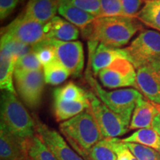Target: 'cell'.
<instances>
[{
	"label": "cell",
	"mask_w": 160,
	"mask_h": 160,
	"mask_svg": "<svg viewBox=\"0 0 160 160\" xmlns=\"http://www.w3.org/2000/svg\"><path fill=\"white\" fill-rule=\"evenodd\" d=\"M85 78L93 89L96 95L105 105L118 114L131 119L138 99L143 96L137 89L126 88L113 91H105L92 77L89 70L86 73Z\"/></svg>",
	"instance_id": "5b68a950"
},
{
	"label": "cell",
	"mask_w": 160,
	"mask_h": 160,
	"mask_svg": "<svg viewBox=\"0 0 160 160\" xmlns=\"http://www.w3.org/2000/svg\"><path fill=\"white\" fill-rule=\"evenodd\" d=\"M141 27L133 17H99L82 30V33L89 42L119 48L127 45Z\"/></svg>",
	"instance_id": "6da1fadb"
},
{
	"label": "cell",
	"mask_w": 160,
	"mask_h": 160,
	"mask_svg": "<svg viewBox=\"0 0 160 160\" xmlns=\"http://www.w3.org/2000/svg\"><path fill=\"white\" fill-rule=\"evenodd\" d=\"M120 2L125 17L134 18L140 11V8L145 2V0H120Z\"/></svg>",
	"instance_id": "1f68e13d"
},
{
	"label": "cell",
	"mask_w": 160,
	"mask_h": 160,
	"mask_svg": "<svg viewBox=\"0 0 160 160\" xmlns=\"http://www.w3.org/2000/svg\"><path fill=\"white\" fill-rule=\"evenodd\" d=\"M125 50L128 59L136 70L146 66L160 68V33L158 32L142 31Z\"/></svg>",
	"instance_id": "277c9868"
},
{
	"label": "cell",
	"mask_w": 160,
	"mask_h": 160,
	"mask_svg": "<svg viewBox=\"0 0 160 160\" xmlns=\"http://www.w3.org/2000/svg\"><path fill=\"white\" fill-rule=\"evenodd\" d=\"M59 0H29L23 13L45 25L56 17Z\"/></svg>",
	"instance_id": "9a60e30c"
},
{
	"label": "cell",
	"mask_w": 160,
	"mask_h": 160,
	"mask_svg": "<svg viewBox=\"0 0 160 160\" xmlns=\"http://www.w3.org/2000/svg\"><path fill=\"white\" fill-rule=\"evenodd\" d=\"M33 51L36 53L43 67L57 59L54 49L50 44L48 39H45L37 45L33 46Z\"/></svg>",
	"instance_id": "83f0119b"
},
{
	"label": "cell",
	"mask_w": 160,
	"mask_h": 160,
	"mask_svg": "<svg viewBox=\"0 0 160 160\" xmlns=\"http://www.w3.org/2000/svg\"><path fill=\"white\" fill-rule=\"evenodd\" d=\"M152 128L156 131L158 133V134L160 136V113L158 114L157 117L154 118L152 125Z\"/></svg>",
	"instance_id": "e575fe53"
},
{
	"label": "cell",
	"mask_w": 160,
	"mask_h": 160,
	"mask_svg": "<svg viewBox=\"0 0 160 160\" xmlns=\"http://www.w3.org/2000/svg\"><path fill=\"white\" fill-rule=\"evenodd\" d=\"M126 145L138 160H160V153L154 149L137 143H126Z\"/></svg>",
	"instance_id": "f1b7e54d"
},
{
	"label": "cell",
	"mask_w": 160,
	"mask_h": 160,
	"mask_svg": "<svg viewBox=\"0 0 160 160\" xmlns=\"http://www.w3.org/2000/svg\"><path fill=\"white\" fill-rule=\"evenodd\" d=\"M114 151L117 154V160H138L126 143L118 138L116 139L114 143Z\"/></svg>",
	"instance_id": "d6a6232c"
},
{
	"label": "cell",
	"mask_w": 160,
	"mask_h": 160,
	"mask_svg": "<svg viewBox=\"0 0 160 160\" xmlns=\"http://www.w3.org/2000/svg\"><path fill=\"white\" fill-rule=\"evenodd\" d=\"M46 39L71 42L79 38V31L74 25L59 17H55L44 25Z\"/></svg>",
	"instance_id": "2e32d148"
},
{
	"label": "cell",
	"mask_w": 160,
	"mask_h": 160,
	"mask_svg": "<svg viewBox=\"0 0 160 160\" xmlns=\"http://www.w3.org/2000/svg\"><path fill=\"white\" fill-rule=\"evenodd\" d=\"M43 68L34 51L19 57L16 63L15 71L29 72L42 70Z\"/></svg>",
	"instance_id": "4316f807"
},
{
	"label": "cell",
	"mask_w": 160,
	"mask_h": 160,
	"mask_svg": "<svg viewBox=\"0 0 160 160\" xmlns=\"http://www.w3.org/2000/svg\"><path fill=\"white\" fill-rule=\"evenodd\" d=\"M78 8L93 15L96 18L101 17L99 0H68Z\"/></svg>",
	"instance_id": "4dcf8cb0"
},
{
	"label": "cell",
	"mask_w": 160,
	"mask_h": 160,
	"mask_svg": "<svg viewBox=\"0 0 160 160\" xmlns=\"http://www.w3.org/2000/svg\"><path fill=\"white\" fill-rule=\"evenodd\" d=\"M20 0H0V19L2 21L14 11Z\"/></svg>",
	"instance_id": "836d02e7"
},
{
	"label": "cell",
	"mask_w": 160,
	"mask_h": 160,
	"mask_svg": "<svg viewBox=\"0 0 160 160\" xmlns=\"http://www.w3.org/2000/svg\"><path fill=\"white\" fill-rule=\"evenodd\" d=\"M22 148L24 153L31 160H57L37 134L23 141Z\"/></svg>",
	"instance_id": "7402d4cb"
},
{
	"label": "cell",
	"mask_w": 160,
	"mask_h": 160,
	"mask_svg": "<svg viewBox=\"0 0 160 160\" xmlns=\"http://www.w3.org/2000/svg\"><path fill=\"white\" fill-rule=\"evenodd\" d=\"M22 142L13 136L1 123L0 127V158L1 160H21L25 157Z\"/></svg>",
	"instance_id": "e0dca14e"
},
{
	"label": "cell",
	"mask_w": 160,
	"mask_h": 160,
	"mask_svg": "<svg viewBox=\"0 0 160 160\" xmlns=\"http://www.w3.org/2000/svg\"><path fill=\"white\" fill-rule=\"evenodd\" d=\"M36 134L45 144L57 160H84L67 143L65 138L35 118Z\"/></svg>",
	"instance_id": "8fae6325"
},
{
	"label": "cell",
	"mask_w": 160,
	"mask_h": 160,
	"mask_svg": "<svg viewBox=\"0 0 160 160\" xmlns=\"http://www.w3.org/2000/svg\"><path fill=\"white\" fill-rule=\"evenodd\" d=\"M1 123L21 142L36 135L35 121L15 93L1 94Z\"/></svg>",
	"instance_id": "3957f363"
},
{
	"label": "cell",
	"mask_w": 160,
	"mask_h": 160,
	"mask_svg": "<svg viewBox=\"0 0 160 160\" xmlns=\"http://www.w3.org/2000/svg\"><path fill=\"white\" fill-rule=\"evenodd\" d=\"M90 108L89 99L82 102H65L53 99V110L57 122H65Z\"/></svg>",
	"instance_id": "ffe728a7"
},
{
	"label": "cell",
	"mask_w": 160,
	"mask_h": 160,
	"mask_svg": "<svg viewBox=\"0 0 160 160\" xmlns=\"http://www.w3.org/2000/svg\"><path fill=\"white\" fill-rule=\"evenodd\" d=\"M54 49L57 59L73 77L81 76L85 65L82 43L79 41L64 42L48 39Z\"/></svg>",
	"instance_id": "30bf717a"
},
{
	"label": "cell",
	"mask_w": 160,
	"mask_h": 160,
	"mask_svg": "<svg viewBox=\"0 0 160 160\" xmlns=\"http://www.w3.org/2000/svg\"><path fill=\"white\" fill-rule=\"evenodd\" d=\"M90 108L103 138H117L129 131L131 119L115 113L105 105L95 93L88 91Z\"/></svg>",
	"instance_id": "8992f818"
},
{
	"label": "cell",
	"mask_w": 160,
	"mask_h": 160,
	"mask_svg": "<svg viewBox=\"0 0 160 160\" xmlns=\"http://www.w3.org/2000/svg\"><path fill=\"white\" fill-rule=\"evenodd\" d=\"M101 17H125L120 0H99Z\"/></svg>",
	"instance_id": "f546056e"
},
{
	"label": "cell",
	"mask_w": 160,
	"mask_h": 160,
	"mask_svg": "<svg viewBox=\"0 0 160 160\" xmlns=\"http://www.w3.org/2000/svg\"><path fill=\"white\" fill-rule=\"evenodd\" d=\"M137 17L150 27L160 31V0H145Z\"/></svg>",
	"instance_id": "cb8c5ba5"
},
{
	"label": "cell",
	"mask_w": 160,
	"mask_h": 160,
	"mask_svg": "<svg viewBox=\"0 0 160 160\" xmlns=\"http://www.w3.org/2000/svg\"><path fill=\"white\" fill-rule=\"evenodd\" d=\"M43 73L45 82L53 86L62 84L71 75L70 72L57 59L44 66Z\"/></svg>",
	"instance_id": "484cf974"
},
{
	"label": "cell",
	"mask_w": 160,
	"mask_h": 160,
	"mask_svg": "<svg viewBox=\"0 0 160 160\" xmlns=\"http://www.w3.org/2000/svg\"><path fill=\"white\" fill-rule=\"evenodd\" d=\"M100 82L107 88L134 87L137 89V70L131 62L119 58L98 73Z\"/></svg>",
	"instance_id": "9c48e42d"
},
{
	"label": "cell",
	"mask_w": 160,
	"mask_h": 160,
	"mask_svg": "<svg viewBox=\"0 0 160 160\" xmlns=\"http://www.w3.org/2000/svg\"><path fill=\"white\" fill-rule=\"evenodd\" d=\"M160 113V105L152 102L142 96L138 99L132 114L130 130L152 128L154 118Z\"/></svg>",
	"instance_id": "5bb4252c"
},
{
	"label": "cell",
	"mask_w": 160,
	"mask_h": 160,
	"mask_svg": "<svg viewBox=\"0 0 160 160\" xmlns=\"http://www.w3.org/2000/svg\"><path fill=\"white\" fill-rule=\"evenodd\" d=\"M18 58L4 47H1L0 52V86L2 91L15 93L13 84L16 63Z\"/></svg>",
	"instance_id": "ac0fdd59"
},
{
	"label": "cell",
	"mask_w": 160,
	"mask_h": 160,
	"mask_svg": "<svg viewBox=\"0 0 160 160\" xmlns=\"http://www.w3.org/2000/svg\"><path fill=\"white\" fill-rule=\"evenodd\" d=\"M117 138H104L82 157L84 160H117L114 143Z\"/></svg>",
	"instance_id": "44dd1931"
},
{
	"label": "cell",
	"mask_w": 160,
	"mask_h": 160,
	"mask_svg": "<svg viewBox=\"0 0 160 160\" xmlns=\"http://www.w3.org/2000/svg\"><path fill=\"white\" fill-rule=\"evenodd\" d=\"M125 143H137L154 149L160 153V136L153 128H142L121 139Z\"/></svg>",
	"instance_id": "603a6c76"
},
{
	"label": "cell",
	"mask_w": 160,
	"mask_h": 160,
	"mask_svg": "<svg viewBox=\"0 0 160 160\" xmlns=\"http://www.w3.org/2000/svg\"><path fill=\"white\" fill-rule=\"evenodd\" d=\"M97 42H89V60L92 71L98 75L100 71L107 68L119 58L128 59V54L125 48H117L99 44Z\"/></svg>",
	"instance_id": "7c38bea8"
},
{
	"label": "cell",
	"mask_w": 160,
	"mask_h": 160,
	"mask_svg": "<svg viewBox=\"0 0 160 160\" xmlns=\"http://www.w3.org/2000/svg\"><path fill=\"white\" fill-rule=\"evenodd\" d=\"M59 130L66 141L82 157L96 143L104 139L90 108L62 122Z\"/></svg>",
	"instance_id": "7a4b0ae2"
},
{
	"label": "cell",
	"mask_w": 160,
	"mask_h": 160,
	"mask_svg": "<svg viewBox=\"0 0 160 160\" xmlns=\"http://www.w3.org/2000/svg\"><path fill=\"white\" fill-rule=\"evenodd\" d=\"M58 13L67 21L81 30L88 26L97 19L91 13L75 7L68 0H59Z\"/></svg>",
	"instance_id": "d6986e66"
},
{
	"label": "cell",
	"mask_w": 160,
	"mask_h": 160,
	"mask_svg": "<svg viewBox=\"0 0 160 160\" xmlns=\"http://www.w3.org/2000/svg\"><path fill=\"white\" fill-rule=\"evenodd\" d=\"M137 90L146 99L160 105V68L146 66L137 70Z\"/></svg>",
	"instance_id": "4fadbf2b"
},
{
	"label": "cell",
	"mask_w": 160,
	"mask_h": 160,
	"mask_svg": "<svg viewBox=\"0 0 160 160\" xmlns=\"http://www.w3.org/2000/svg\"><path fill=\"white\" fill-rule=\"evenodd\" d=\"M2 35L30 46H34L46 39L44 25L27 17L23 12L2 29Z\"/></svg>",
	"instance_id": "ba28073f"
},
{
	"label": "cell",
	"mask_w": 160,
	"mask_h": 160,
	"mask_svg": "<svg viewBox=\"0 0 160 160\" xmlns=\"http://www.w3.org/2000/svg\"><path fill=\"white\" fill-rule=\"evenodd\" d=\"M15 88L26 106L37 109L41 105L45 80L42 70L29 72H14Z\"/></svg>",
	"instance_id": "52a82bcc"
},
{
	"label": "cell",
	"mask_w": 160,
	"mask_h": 160,
	"mask_svg": "<svg viewBox=\"0 0 160 160\" xmlns=\"http://www.w3.org/2000/svg\"><path fill=\"white\" fill-rule=\"evenodd\" d=\"M21 160H31V159H30V158H28L27 157V156L26 155H25V157H24Z\"/></svg>",
	"instance_id": "d590c367"
},
{
	"label": "cell",
	"mask_w": 160,
	"mask_h": 160,
	"mask_svg": "<svg viewBox=\"0 0 160 160\" xmlns=\"http://www.w3.org/2000/svg\"><path fill=\"white\" fill-rule=\"evenodd\" d=\"M53 99L65 102H82L88 101L89 99L88 91L71 82L54 90Z\"/></svg>",
	"instance_id": "d4e9b609"
}]
</instances>
